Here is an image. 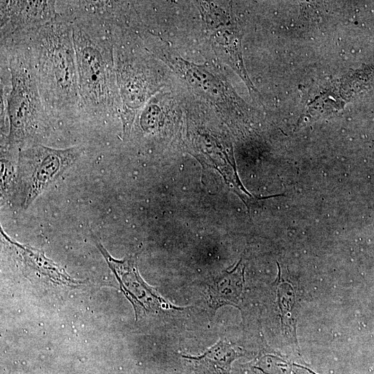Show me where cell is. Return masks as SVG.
<instances>
[{"label": "cell", "mask_w": 374, "mask_h": 374, "mask_svg": "<svg viewBox=\"0 0 374 374\" xmlns=\"http://www.w3.org/2000/svg\"><path fill=\"white\" fill-rule=\"evenodd\" d=\"M1 58L10 71V91L6 100L9 123L7 145L24 146L38 125L48 115L40 96L35 72L26 47L16 40L1 42Z\"/></svg>", "instance_id": "3957f363"}, {"label": "cell", "mask_w": 374, "mask_h": 374, "mask_svg": "<svg viewBox=\"0 0 374 374\" xmlns=\"http://www.w3.org/2000/svg\"><path fill=\"white\" fill-rule=\"evenodd\" d=\"M17 168L8 157L1 155V197L5 200L15 188Z\"/></svg>", "instance_id": "4fadbf2b"}, {"label": "cell", "mask_w": 374, "mask_h": 374, "mask_svg": "<svg viewBox=\"0 0 374 374\" xmlns=\"http://www.w3.org/2000/svg\"><path fill=\"white\" fill-rule=\"evenodd\" d=\"M100 1H95V2H97L100 4H102L103 6L109 8L110 10H112L113 12H114L115 9L113 8V6L108 2H105V1H100ZM76 2H79V1H69V2H67L64 6V7L62 8V9L61 10V12H60V15H62V13L65 10V9L70 5L73 4V3H75Z\"/></svg>", "instance_id": "5bb4252c"}, {"label": "cell", "mask_w": 374, "mask_h": 374, "mask_svg": "<svg viewBox=\"0 0 374 374\" xmlns=\"http://www.w3.org/2000/svg\"><path fill=\"white\" fill-rule=\"evenodd\" d=\"M176 67L179 69L187 81L197 90L212 98H220L226 90L220 79L213 75L203 66L189 63L181 58H175Z\"/></svg>", "instance_id": "7c38bea8"}, {"label": "cell", "mask_w": 374, "mask_h": 374, "mask_svg": "<svg viewBox=\"0 0 374 374\" xmlns=\"http://www.w3.org/2000/svg\"><path fill=\"white\" fill-rule=\"evenodd\" d=\"M192 154L202 165L217 170L231 189L248 207L249 203L267 199L252 195L243 186L237 173L233 152H228L218 139L209 134H198L192 142Z\"/></svg>", "instance_id": "8992f818"}, {"label": "cell", "mask_w": 374, "mask_h": 374, "mask_svg": "<svg viewBox=\"0 0 374 374\" xmlns=\"http://www.w3.org/2000/svg\"><path fill=\"white\" fill-rule=\"evenodd\" d=\"M96 246L105 258L120 284V288L134 307L136 314L139 308H152L159 297L141 278L134 259L118 260L114 258L98 241Z\"/></svg>", "instance_id": "ba28073f"}, {"label": "cell", "mask_w": 374, "mask_h": 374, "mask_svg": "<svg viewBox=\"0 0 374 374\" xmlns=\"http://www.w3.org/2000/svg\"><path fill=\"white\" fill-rule=\"evenodd\" d=\"M1 234L7 242L15 249L27 267L35 269L39 274L45 276L54 282L69 285L75 283L62 268L53 260L47 258L42 251L13 241L4 233L2 229Z\"/></svg>", "instance_id": "30bf717a"}, {"label": "cell", "mask_w": 374, "mask_h": 374, "mask_svg": "<svg viewBox=\"0 0 374 374\" xmlns=\"http://www.w3.org/2000/svg\"><path fill=\"white\" fill-rule=\"evenodd\" d=\"M84 148L75 146L55 149L32 143L21 148L17 166L15 190L22 208L56 181L82 154Z\"/></svg>", "instance_id": "277c9868"}, {"label": "cell", "mask_w": 374, "mask_h": 374, "mask_svg": "<svg viewBox=\"0 0 374 374\" xmlns=\"http://www.w3.org/2000/svg\"><path fill=\"white\" fill-rule=\"evenodd\" d=\"M240 355L239 349L228 341L222 339L210 348L202 355L186 357L195 368L207 374H230L231 364Z\"/></svg>", "instance_id": "8fae6325"}, {"label": "cell", "mask_w": 374, "mask_h": 374, "mask_svg": "<svg viewBox=\"0 0 374 374\" xmlns=\"http://www.w3.org/2000/svg\"><path fill=\"white\" fill-rule=\"evenodd\" d=\"M9 37L26 47L48 116L82 112L70 21L57 12L51 21Z\"/></svg>", "instance_id": "7a4b0ae2"}, {"label": "cell", "mask_w": 374, "mask_h": 374, "mask_svg": "<svg viewBox=\"0 0 374 374\" xmlns=\"http://www.w3.org/2000/svg\"><path fill=\"white\" fill-rule=\"evenodd\" d=\"M55 1H1V37L39 27L56 17Z\"/></svg>", "instance_id": "52a82bcc"}, {"label": "cell", "mask_w": 374, "mask_h": 374, "mask_svg": "<svg viewBox=\"0 0 374 374\" xmlns=\"http://www.w3.org/2000/svg\"><path fill=\"white\" fill-rule=\"evenodd\" d=\"M66 18L72 27L82 112L121 116L114 64L117 38L114 18L94 10L74 11Z\"/></svg>", "instance_id": "6da1fadb"}, {"label": "cell", "mask_w": 374, "mask_h": 374, "mask_svg": "<svg viewBox=\"0 0 374 374\" xmlns=\"http://www.w3.org/2000/svg\"><path fill=\"white\" fill-rule=\"evenodd\" d=\"M240 262L233 269L216 276L208 284V303L214 310L226 304L238 305L240 301L244 285V269Z\"/></svg>", "instance_id": "9c48e42d"}, {"label": "cell", "mask_w": 374, "mask_h": 374, "mask_svg": "<svg viewBox=\"0 0 374 374\" xmlns=\"http://www.w3.org/2000/svg\"><path fill=\"white\" fill-rule=\"evenodd\" d=\"M199 9L208 39L216 55L235 71L250 91H255L244 65L241 35L231 11L211 1L199 3Z\"/></svg>", "instance_id": "5b68a950"}]
</instances>
